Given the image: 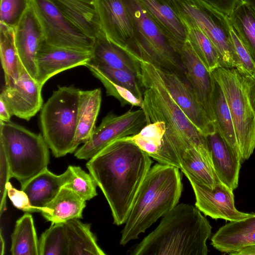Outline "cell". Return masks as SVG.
Here are the masks:
<instances>
[{
    "label": "cell",
    "instance_id": "obj_1",
    "mask_svg": "<svg viewBox=\"0 0 255 255\" xmlns=\"http://www.w3.org/2000/svg\"><path fill=\"white\" fill-rule=\"evenodd\" d=\"M152 161L125 137L118 138L89 159L86 166L110 207L114 223H125Z\"/></svg>",
    "mask_w": 255,
    "mask_h": 255
},
{
    "label": "cell",
    "instance_id": "obj_2",
    "mask_svg": "<svg viewBox=\"0 0 255 255\" xmlns=\"http://www.w3.org/2000/svg\"><path fill=\"white\" fill-rule=\"evenodd\" d=\"M212 226L195 205L177 204L134 249L132 255H207Z\"/></svg>",
    "mask_w": 255,
    "mask_h": 255
},
{
    "label": "cell",
    "instance_id": "obj_3",
    "mask_svg": "<svg viewBox=\"0 0 255 255\" xmlns=\"http://www.w3.org/2000/svg\"><path fill=\"white\" fill-rule=\"evenodd\" d=\"M179 168L157 163L146 174L122 232L120 244L138 238L178 203L183 186Z\"/></svg>",
    "mask_w": 255,
    "mask_h": 255
},
{
    "label": "cell",
    "instance_id": "obj_4",
    "mask_svg": "<svg viewBox=\"0 0 255 255\" xmlns=\"http://www.w3.org/2000/svg\"><path fill=\"white\" fill-rule=\"evenodd\" d=\"M136 76L143 93V110L147 124L165 123V140L172 145L192 143L210 151L207 136L201 133L170 96L163 84L156 67L146 61L135 64Z\"/></svg>",
    "mask_w": 255,
    "mask_h": 255
},
{
    "label": "cell",
    "instance_id": "obj_5",
    "mask_svg": "<svg viewBox=\"0 0 255 255\" xmlns=\"http://www.w3.org/2000/svg\"><path fill=\"white\" fill-rule=\"evenodd\" d=\"M133 25L134 38L126 51L133 60L148 62L161 70L186 77L179 51L139 0H123Z\"/></svg>",
    "mask_w": 255,
    "mask_h": 255
},
{
    "label": "cell",
    "instance_id": "obj_6",
    "mask_svg": "<svg viewBox=\"0 0 255 255\" xmlns=\"http://www.w3.org/2000/svg\"><path fill=\"white\" fill-rule=\"evenodd\" d=\"M80 90L73 86H59L41 109L42 135L56 157L76 150L74 141Z\"/></svg>",
    "mask_w": 255,
    "mask_h": 255
},
{
    "label": "cell",
    "instance_id": "obj_7",
    "mask_svg": "<svg viewBox=\"0 0 255 255\" xmlns=\"http://www.w3.org/2000/svg\"><path fill=\"white\" fill-rule=\"evenodd\" d=\"M0 145L6 154L11 177L21 186L47 168L49 147L41 133L10 121H0Z\"/></svg>",
    "mask_w": 255,
    "mask_h": 255
},
{
    "label": "cell",
    "instance_id": "obj_8",
    "mask_svg": "<svg viewBox=\"0 0 255 255\" xmlns=\"http://www.w3.org/2000/svg\"><path fill=\"white\" fill-rule=\"evenodd\" d=\"M211 73L228 104L243 163L255 149V113L250 103L242 76L236 68L220 66Z\"/></svg>",
    "mask_w": 255,
    "mask_h": 255
},
{
    "label": "cell",
    "instance_id": "obj_9",
    "mask_svg": "<svg viewBox=\"0 0 255 255\" xmlns=\"http://www.w3.org/2000/svg\"><path fill=\"white\" fill-rule=\"evenodd\" d=\"M179 15L198 26L218 51L221 66L234 68L229 17L199 0H172Z\"/></svg>",
    "mask_w": 255,
    "mask_h": 255
},
{
    "label": "cell",
    "instance_id": "obj_10",
    "mask_svg": "<svg viewBox=\"0 0 255 255\" xmlns=\"http://www.w3.org/2000/svg\"><path fill=\"white\" fill-rule=\"evenodd\" d=\"M41 24L44 41L55 46L91 52L92 38L68 20L49 0H30Z\"/></svg>",
    "mask_w": 255,
    "mask_h": 255
},
{
    "label": "cell",
    "instance_id": "obj_11",
    "mask_svg": "<svg viewBox=\"0 0 255 255\" xmlns=\"http://www.w3.org/2000/svg\"><path fill=\"white\" fill-rule=\"evenodd\" d=\"M147 125L142 109L118 116L111 112L96 127L90 138L75 152L79 159H90L113 141L138 133Z\"/></svg>",
    "mask_w": 255,
    "mask_h": 255
},
{
    "label": "cell",
    "instance_id": "obj_12",
    "mask_svg": "<svg viewBox=\"0 0 255 255\" xmlns=\"http://www.w3.org/2000/svg\"><path fill=\"white\" fill-rule=\"evenodd\" d=\"M156 68L166 90L195 127L206 136L216 132L214 123L187 79Z\"/></svg>",
    "mask_w": 255,
    "mask_h": 255
},
{
    "label": "cell",
    "instance_id": "obj_13",
    "mask_svg": "<svg viewBox=\"0 0 255 255\" xmlns=\"http://www.w3.org/2000/svg\"><path fill=\"white\" fill-rule=\"evenodd\" d=\"M189 181L195 195V206L205 215L229 221L242 220L252 215L253 213H245L237 209L233 190L222 182L211 189L193 180Z\"/></svg>",
    "mask_w": 255,
    "mask_h": 255
},
{
    "label": "cell",
    "instance_id": "obj_14",
    "mask_svg": "<svg viewBox=\"0 0 255 255\" xmlns=\"http://www.w3.org/2000/svg\"><path fill=\"white\" fill-rule=\"evenodd\" d=\"M101 28L112 42L127 51L134 38L132 19L123 0H95Z\"/></svg>",
    "mask_w": 255,
    "mask_h": 255
},
{
    "label": "cell",
    "instance_id": "obj_15",
    "mask_svg": "<svg viewBox=\"0 0 255 255\" xmlns=\"http://www.w3.org/2000/svg\"><path fill=\"white\" fill-rule=\"evenodd\" d=\"M92 53L55 46L43 41L36 57L37 81L42 86L53 76L66 70L85 66Z\"/></svg>",
    "mask_w": 255,
    "mask_h": 255
},
{
    "label": "cell",
    "instance_id": "obj_16",
    "mask_svg": "<svg viewBox=\"0 0 255 255\" xmlns=\"http://www.w3.org/2000/svg\"><path fill=\"white\" fill-rule=\"evenodd\" d=\"M41 85L25 71L14 84L5 87L0 95L12 116L26 121L43 107Z\"/></svg>",
    "mask_w": 255,
    "mask_h": 255
},
{
    "label": "cell",
    "instance_id": "obj_17",
    "mask_svg": "<svg viewBox=\"0 0 255 255\" xmlns=\"http://www.w3.org/2000/svg\"><path fill=\"white\" fill-rule=\"evenodd\" d=\"M179 53L185 70L186 79L214 124L213 109L214 79L212 73L208 70L200 59L187 38L182 46Z\"/></svg>",
    "mask_w": 255,
    "mask_h": 255
},
{
    "label": "cell",
    "instance_id": "obj_18",
    "mask_svg": "<svg viewBox=\"0 0 255 255\" xmlns=\"http://www.w3.org/2000/svg\"><path fill=\"white\" fill-rule=\"evenodd\" d=\"M14 29L15 44L20 61L29 75L36 80V57L44 41V35L30 3Z\"/></svg>",
    "mask_w": 255,
    "mask_h": 255
},
{
    "label": "cell",
    "instance_id": "obj_19",
    "mask_svg": "<svg viewBox=\"0 0 255 255\" xmlns=\"http://www.w3.org/2000/svg\"><path fill=\"white\" fill-rule=\"evenodd\" d=\"M72 175L69 165L60 175H56L47 168L21 186V190L27 195L34 212H40L58 194Z\"/></svg>",
    "mask_w": 255,
    "mask_h": 255
},
{
    "label": "cell",
    "instance_id": "obj_20",
    "mask_svg": "<svg viewBox=\"0 0 255 255\" xmlns=\"http://www.w3.org/2000/svg\"><path fill=\"white\" fill-rule=\"evenodd\" d=\"M139 0L180 51L187 39V30L172 0Z\"/></svg>",
    "mask_w": 255,
    "mask_h": 255
},
{
    "label": "cell",
    "instance_id": "obj_21",
    "mask_svg": "<svg viewBox=\"0 0 255 255\" xmlns=\"http://www.w3.org/2000/svg\"><path fill=\"white\" fill-rule=\"evenodd\" d=\"M255 244V213L246 219L230 221L211 238L212 246L221 253L230 254L241 248Z\"/></svg>",
    "mask_w": 255,
    "mask_h": 255
},
{
    "label": "cell",
    "instance_id": "obj_22",
    "mask_svg": "<svg viewBox=\"0 0 255 255\" xmlns=\"http://www.w3.org/2000/svg\"><path fill=\"white\" fill-rule=\"evenodd\" d=\"M212 163L220 180L232 190L238 186L241 162L231 151L220 135L216 132L207 136Z\"/></svg>",
    "mask_w": 255,
    "mask_h": 255
},
{
    "label": "cell",
    "instance_id": "obj_23",
    "mask_svg": "<svg viewBox=\"0 0 255 255\" xmlns=\"http://www.w3.org/2000/svg\"><path fill=\"white\" fill-rule=\"evenodd\" d=\"M73 24L88 36L96 38L103 31L95 0H49Z\"/></svg>",
    "mask_w": 255,
    "mask_h": 255
},
{
    "label": "cell",
    "instance_id": "obj_24",
    "mask_svg": "<svg viewBox=\"0 0 255 255\" xmlns=\"http://www.w3.org/2000/svg\"><path fill=\"white\" fill-rule=\"evenodd\" d=\"M101 101L102 91L100 88L80 90L74 141L76 149L80 144L86 143L90 138L96 128Z\"/></svg>",
    "mask_w": 255,
    "mask_h": 255
},
{
    "label": "cell",
    "instance_id": "obj_25",
    "mask_svg": "<svg viewBox=\"0 0 255 255\" xmlns=\"http://www.w3.org/2000/svg\"><path fill=\"white\" fill-rule=\"evenodd\" d=\"M86 201L72 190L62 187L56 196L40 212L51 223H64L69 220L82 218Z\"/></svg>",
    "mask_w": 255,
    "mask_h": 255
},
{
    "label": "cell",
    "instance_id": "obj_26",
    "mask_svg": "<svg viewBox=\"0 0 255 255\" xmlns=\"http://www.w3.org/2000/svg\"><path fill=\"white\" fill-rule=\"evenodd\" d=\"M92 57L87 64L102 65L136 74L135 61L124 49L110 41L103 31L95 40Z\"/></svg>",
    "mask_w": 255,
    "mask_h": 255
},
{
    "label": "cell",
    "instance_id": "obj_27",
    "mask_svg": "<svg viewBox=\"0 0 255 255\" xmlns=\"http://www.w3.org/2000/svg\"><path fill=\"white\" fill-rule=\"evenodd\" d=\"M75 218L64 223L68 243V255H105L98 246L91 224Z\"/></svg>",
    "mask_w": 255,
    "mask_h": 255
},
{
    "label": "cell",
    "instance_id": "obj_28",
    "mask_svg": "<svg viewBox=\"0 0 255 255\" xmlns=\"http://www.w3.org/2000/svg\"><path fill=\"white\" fill-rule=\"evenodd\" d=\"M213 109L216 131L241 162V154L230 111L222 90L215 79Z\"/></svg>",
    "mask_w": 255,
    "mask_h": 255
},
{
    "label": "cell",
    "instance_id": "obj_29",
    "mask_svg": "<svg viewBox=\"0 0 255 255\" xmlns=\"http://www.w3.org/2000/svg\"><path fill=\"white\" fill-rule=\"evenodd\" d=\"M0 55L5 87H9L26 71L15 46L14 28L2 22H0Z\"/></svg>",
    "mask_w": 255,
    "mask_h": 255
},
{
    "label": "cell",
    "instance_id": "obj_30",
    "mask_svg": "<svg viewBox=\"0 0 255 255\" xmlns=\"http://www.w3.org/2000/svg\"><path fill=\"white\" fill-rule=\"evenodd\" d=\"M12 255H39L38 241L32 216L24 214L16 222L11 235Z\"/></svg>",
    "mask_w": 255,
    "mask_h": 255
},
{
    "label": "cell",
    "instance_id": "obj_31",
    "mask_svg": "<svg viewBox=\"0 0 255 255\" xmlns=\"http://www.w3.org/2000/svg\"><path fill=\"white\" fill-rule=\"evenodd\" d=\"M180 17L186 28L187 38L208 70L212 72L221 66L220 55L209 38L194 23Z\"/></svg>",
    "mask_w": 255,
    "mask_h": 255
},
{
    "label": "cell",
    "instance_id": "obj_32",
    "mask_svg": "<svg viewBox=\"0 0 255 255\" xmlns=\"http://www.w3.org/2000/svg\"><path fill=\"white\" fill-rule=\"evenodd\" d=\"M229 18L255 63V11L243 0Z\"/></svg>",
    "mask_w": 255,
    "mask_h": 255
},
{
    "label": "cell",
    "instance_id": "obj_33",
    "mask_svg": "<svg viewBox=\"0 0 255 255\" xmlns=\"http://www.w3.org/2000/svg\"><path fill=\"white\" fill-rule=\"evenodd\" d=\"M167 127L164 122H155L147 124L137 134L125 136L151 158L159 152L163 143Z\"/></svg>",
    "mask_w": 255,
    "mask_h": 255
},
{
    "label": "cell",
    "instance_id": "obj_34",
    "mask_svg": "<svg viewBox=\"0 0 255 255\" xmlns=\"http://www.w3.org/2000/svg\"><path fill=\"white\" fill-rule=\"evenodd\" d=\"M39 255H68V243L64 223H52L39 241Z\"/></svg>",
    "mask_w": 255,
    "mask_h": 255
},
{
    "label": "cell",
    "instance_id": "obj_35",
    "mask_svg": "<svg viewBox=\"0 0 255 255\" xmlns=\"http://www.w3.org/2000/svg\"><path fill=\"white\" fill-rule=\"evenodd\" d=\"M85 66L102 83L106 88L107 95L118 100L122 107L130 105L142 109L143 101L136 98L130 91L110 80L94 66L87 64Z\"/></svg>",
    "mask_w": 255,
    "mask_h": 255
},
{
    "label": "cell",
    "instance_id": "obj_36",
    "mask_svg": "<svg viewBox=\"0 0 255 255\" xmlns=\"http://www.w3.org/2000/svg\"><path fill=\"white\" fill-rule=\"evenodd\" d=\"M70 166L72 175L64 187L72 190L85 201L95 197L97 195L96 188L98 185L92 175L80 166Z\"/></svg>",
    "mask_w": 255,
    "mask_h": 255
},
{
    "label": "cell",
    "instance_id": "obj_37",
    "mask_svg": "<svg viewBox=\"0 0 255 255\" xmlns=\"http://www.w3.org/2000/svg\"><path fill=\"white\" fill-rule=\"evenodd\" d=\"M230 30L234 52V68L243 76L252 77L255 73V63L231 23Z\"/></svg>",
    "mask_w": 255,
    "mask_h": 255
},
{
    "label": "cell",
    "instance_id": "obj_38",
    "mask_svg": "<svg viewBox=\"0 0 255 255\" xmlns=\"http://www.w3.org/2000/svg\"><path fill=\"white\" fill-rule=\"evenodd\" d=\"M93 66L110 80L127 89L136 98L143 101V93L136 74L102 65Z\"/></svg>",
    "mask_w": 255,
    "mask_h": 255
},
{
    "label": "cell",
    "instance_id": "obj_39",
    "mask_svg": "<svg viewBox=\"0 0 255 255\" xmlns=\"http://www.w3.org/2000/svg\"><path fill=\"white\" fill-rule=\"evenodd\" d=\"M29 5L30 0H0V22L14 28Z\"/></svg>",
    "mask_w": 255,
    "mask_h": 255
},
{
    "label": "cell",
    "instance_id": "obj_40",
    "mask_svg": "<svg viewBox=\"0 0 255 255\" xmlns=\"http://www.w3.org/2000/svg\"><path fill=\"white\" fill-rule=\"evenodd\" d=\"M11 178L9 163L3 147L0 145V216L5 209L6 185Z\"/></svg>",
    "mask_w": 255,
    "mask_h": 255
},
{
    "label": "cell",
    "instance_id": "obj_41",
    "mask_svg": "<svg viewBox=\"0 0 255 255\" xmlns=\"http://www.w3.org/2000/svg\"><path fill=\"white\" fill-rule=\"evenodd\" d=\"M7 194L13 205L26 212H34L26 193L14 188L9 182L6 185Z\"/></svg>",
    "mask_w": 255,
    "mask_h": 255
},
{
    "label": "cell",
    "instance_id": "obj_42",
    "mask_svg": "<svg viewBox=\"0 0 255 255\" xmlns=\"http://www.w3.org/2000/svg\"><path fill=\"white\" fill-rule=\"evenodd\" d=\"M228 17L244 0H199Z\"/></svg>",
    "mask_w": 255,
    "mask_h": 255
},
{
    "label": "cell",
    "instance_id": "obj_43",
    "mask_svg": "<svg viewBox=\"0 0 255 255\" xmlns=\"http://www.w3.org/2000/svg\"><path fill=\"white\" fill-rule=\"evenodd\" d=\"M242 77L250 103L255 113V73L252 77Z\"/></svg>",
    "mask_w": 255,
    "mask_h": 255
},
{
    "label": "cell",
    "instance_id": "obj_44",
    "mask_svg": "<svg viewBox=\"0 0 255 255\" xmlns=\"http://www.w3.org/2000/svg\"><path fill=\"white\" fill-rule=\"evenodd\" d=\"M12 115L11 114L7 106L0 98V121L4 122H8L10 121V119Z\"/></svg>",
    "mask_w": 255,
    "mask_h": 255
},
{
    "label": "cell",
    "instance_id": "obj_45",
    "mask_svg": "<svg viewBox=\"0 0 255 255\" xmlns=\"http://www.w3.org/2000/svg\"><path fill=\"white\" fill-rule=\"evenodd\" d=\"M231 255H255V244L247 246L229 254Z\"/></svg>",
    "mask_w": 255,
    "mask_h": 255
},
{
    "label": "cell",
    "instance_id": "obj_46",
    "mask_svg": "<svg viewBox=\"0 0 255 255\" xmlns=\"http://www.w3.org/2000/svg\"><path fill=\"white\" fill-rule=\"evenodd\" d=\"M1 229H0V255H3L4 254V249H5V244L3 238V236L2 235Z\"/></svg>",
    "mask_w": 255,
    "mask_h": 255
},
{
    "label": "cell",
    "instance_id": "obj_47",
    "mask_svg": "<svg viewBox=\"0 0 255 255\" xmlns=\"http://www.w3.org/2000/svg\"><path fill=\"white\" fill-rule=\"evenodd\" d=\"M244 1L249 4L255 11V0H244Z\"/></svg>",
    "mask_w": 255,
    "mask_h": 255
}]
</instances>
